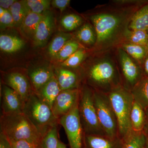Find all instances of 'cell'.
Masks as SVG:
<instances>
[{
  "label": "cell",
  "instance_id": "cell-29",
  "mask_svg": "<svg viewBox=\"0 0 148 148\" xmlns=\"http://www.w3.org/2000/svg\"><path fill=\"white\" fill-rule=\"evenodd\" d=\"M83 47L75 40H70L66 43L59 52L54 57L59 61H63L69 58L80 48Z\"/></svg>",
  "mask_w": 148,
  "mask_h": 148
},
{
  "label": "cell",
  "instance_id": "cell-21",
  "mask_svg": "<svg viewBox=\"0 0 148 148\" xmlns=\"http://www.w3.org/2000/svg\"><path fill=\"white\" fill-rule=\"evenodd\" d=\"M24 45V41L16 36L3 34L0 36V49L5 53H15L21 50Z\"/></svg>",
  "mask_w": 148,
  "mask_h": 148
},
{
  "label": "cell",
  "instance_id": "cell-14",
  "mask_svg": "<svg viewBox=\"0 0 148 148\" xmlns=\"http://www.w3.org/2000/svg\"><path fill=\"white\" fill-rule=\"evenodd\" d=\"M54 26V18L51 12L47 10L44 12L33 38L36 46L40 47L45 45L53 32Z\"/></svg>",
  "mask_w": 148,
  "mask_h": 148
},
{
  "label": "cell",
  "instance_id": "cell-38",
  "mask_svg": "<svg viewBox=\"0 0 148 148\" xmlns=\"http://www.w3.org/2000/svg\"><path fill=\"white\" fill-rule=\"evenodd\" d=\"M16 1L15 0H1L0 7L5 10H9Z\"/></svg>",
  "mask_w": 148,
  "mask_h": 148
},
{
  "label": "cell",
  "instance_id": "cell-42",
  "mask_svg": "<svg viewBox=\"0 0 148 148\" xmlns=\"http://www.w3.org/2000/svg\"><path fill=\"white\" fill-rule=\"evenodd\" d=\"M145 148H148V142L147 143V146H146Z\"/></svg>",
  "mask_w": 148,
  "mask_h": 148
},
{
  "label": "cell",
  "instance_id": "cell-34",
  "mask_svg": "<svg viewBox=\"0 0 148 148\" xmlns=\"http://www.w3.org/2000/svg\"><path fill=\"white\" fill-rule=\"evenodd\" d=\"M0 26L1 29L14 27L13 17L9 10H5L3 14L0 15Z\"/></svg>",
  "mask_w": 148,
  "mask_h": 148
},
{
  "label": "cell",
  "instance_id": "cell-19",
  "mask_svg": "<svg viewBox=\"0 0 148 148\" xmlns=\"http://www.w3.org/2000/svg\"><path fill=\"white\" fill-rule=\"evenodd\" d=\"M130 92L135 102L145 110L148 108V78L144 77Z\"/></svg>",
  "mask_w": 148,
  "mask_h": 148
},
{
  "label": "cell",
  "instance_id": "cell-44",
  "mask_svg": "<svg viewBox=\"0 0 148 148\" xmlns=\"http://www.w3.org/2000/svg\"><path fill=\"white\" fill-rule=\"evenodd\" d=\"M147 47H148V45L147 46Z\"/></svg>",
  "mask_w": 148,
  "mask_h": 148
},
{
  "label": "cell",
  "instance_id": "cell-20",
  "mask_svg": "<svg viewBox=\"0 0 148 148\" xmlns=\"http://www.w3.org/2000/svg\"><path fill=\"white\" fill-rule=\"evenodd\" d=\"M131 31H148V3L140 8L133 14L129 25Z\"/></svg>",
  "mask_w": 148,
  "mask_h": 148
},
{
  "label": "cell",
  "instance_id": "cell-33",
  "mask_svg": "<svg viewBox=\"0 0 148 148\" xmlns=\"http://www.w3.org/2000/svg\"><path fill=\"white\" fill-rule=\"evenodd\" d=\"M24 1L30 12L38 14H42L48 10L51 4L49 0H27Z\"/></svg>",
  "mask_w": 148,
  "mask_h": 148
},
{
  "label": "cell",
  "instance_id": "cell-1",
  "mask_svg": "<svg viewBox=\"0 0 148 148\" xmlns=\"http://www.w3.org/2000/svg\"><path fill=\"white\" fill-rule=\"evenodd\" d=\"M147 3L148 0H112L97 6L88 17L97 35L92 53L120 47L125 42L133 14Z\"/></svg>",
  "mask_w": 148,
  "mask_h": 148
},
{
  "label": "cell",
  "instance_id": "cell-6",
  "mask_svg": "<svg viewBox=\"0 0 148 148\" xmlns=\"http://www.w3.org/2000/svg\"><path fill=\"white\" fill-rule=\"evenodd\" d=\"M93 92V89L86 84L81 88L78 103L81 123L85 135L106 136L98 120Z\"/></svg>",
  "mask_w": 148,
  "mask_h": 148
},
{
  "label": "cell",
  "instance_id": "cell-39",
  "mask_svg": "<svg viewBox=\"0 0 148 148\" xmlns=\"http://www.w3.org/2000/svg\"><path fill=\"white\" fill-rule=\"evenodd\" d=\"M144 77L148 78V54L142 64Z\"/></svg>",
  "mask_w": 148,
  "mask_h": 148
},
{
  "label": "cell",
  "instance_id": "cell-12",
  "mask_svg": "<svg viewBox=\"0 0 148 148\" xmlns=\"http://www.w3.org/2000/svg\"><path fill=\"white\" fill-rule=\"evenodd\" d=\"M1 114L23 112L24 102L14 90L3 84L1 90Z\"/></svg>",
  "mask_w": 148,
  "mask_h": 148
},
{
  "label": "cell",
  "instance_id": "cell-35",
  "mask_svg": "<svg viewBox=\"0 0 148 148\" xmlns=\"http://www.w3.org/2000/svg\"><path fill=\"white\" fill-rule=\"evenodd\" d=\"M9 142L11 148H38L39 145L24 140Z\"/></svg>",
  "mask_w": 148,
  "mask_h": 148
},
{
  "label": "cell",
  "instance_id": "cell-4",
  "mask_svg": "<svg viewBox=\"0 0 148 148\" xmlns=\"http://www.w3.org/2000/svg\"><path fill=\"white\" fill-rule=\"evenodd\" d=\"M107 94L117 120L119 137L124 140L133 131L130 117L134 99L130 91L122 85Z\"/></svg>",
  "mask_w": 148,
  "mask_h": 148
},
{
  "label": "cell",
  "instance_id": "cell-37",
  "mask_svg": "<svg viewBox=\"0 0 148 148\" xmlns=\"http://www.w3.org/2000/svg\"><path fill=\"white\" fill-rule=\"evenodd\" d=\"M0 148H11L7 138L1 132L0 133Z\"/></svg>",
  "mask_w": 148,
  "mask_h": 148
},
{
  "label": "cell",
  "instance_id": "cell-2",
  "mask_svg": "<svg viewBox=\"0 0 148 148\" xmlns=\"http://www.w3.org/2000/svg\"><path fill=\"white\" fill-rule=\"evenodd\" d=\"M115 49L92 53L82 77L93 90L108 93L122 85Z\"/></svg>",
  "mask_w": 148,
  "mask_h": 148
},
{
  "label": "cell",
  "instance_id": "cell-8",
  "mask_svg": "<svg viewBox=\"0 0 148 148\" xmlns=\"http://www.w3.org/2000/svg\"><path fill=\"white\" fill-rule=\"evenodd\" d=\"M115 53L121 77L122 85L131 91L144 77L142 66L121 47L115 49Z\"/></svg>",
  "mask_w": 148,
  "mask_h": 148
},
{
  "label": "cell",
  "instance_id": "cell-25",
  "mask_svg": "<svg viewBox=\"0 0 148 148\" xmlns=\"http://www.w3.org/2000/svg\"><path fill=\"white\" fill-rule=\"evenodd\" d=\"M9 10L13 17L14 27H20L24 19L30 12L24 1H16Z\"/></svg>",
  "mask_w": 148,
  "mask_h": 148
},
{
  "label": "cell",
  "instance_id": "cell-5",
  "mask_svg": "<svg viewBox=\"0 0 148 148\" xmlns=\"http://www.w3.org/2000/svg\"><path fill=\"white\" fill-rule=\"evenodd\" d=\"M23 113L36 127L42 138L51 128L59 125L52 110L34 92L24 103Z\"/></svg>",
  "mask_w": 148,
  "mask_h": 148
},
{
  "label": "cell",
  "instance_id": "cell-17",
  "mask_svg": "<svg viewBox=\"0 0 148 148\" xmlns=\"http://www.w3.org/2000/svg\"><path fill=\"white\" fill-rule=\"evenodd\" d=\"M54 76L52 69L47 67H41L33 69L28 74V77L34 92L39 90Z\"/></svg>",
  "mask_w": 148,
  "mask_h": 148
},
{
  "label": "cell",
  "instance_id": "cell-26",
  "mask_svg": "<svg viewBox=\"0 0 148 148\" xmlns=\"http://www.w3.org/2000/svg\"><path fill=\"white\" fill-rule=\"evenodd\" d=\"M148 142V137L144 131L136 132L132 131L123 140L122 148H145Z\"/></svg>",
  "mask_w": 148,
  "mask_h": 148
},
{
  "label": "cell",
  "instance_id": "cell-7",
  "mask_svg": "<svg viewBox=\"0 0 148 148\" xmlns=\"http://www.w3.org/2000/svg\"><path fill=\"white\" fill-rule=\"evenodd\" d=\"M93 91L94 105L99 122L105 135L112 138L119 137L117 120L108 96L107 93Z\"/></svg>",
  "mask_w": 148,
  "mask_h": 148
},
{
  "label": "cell",
  "instance_id": "cell-13",
  "mask_svg": "<svg viewBox=\"0 0 148 148\" xmlns=\"http://www.w3.org/2000/svg\"><path fill=\"white\" fill-rule=\"evenodd\" d=\"M54 72L61 90L80 89L83 84L79 73L63 68H57Z\"/></svg>",
  "mask_w": 148,
  "mask_h": 148
},
{
  "label": "cell",
  "instance_id": "cell-40",
  "mask_svg": "<svg viewBox=\"0 0 148 148\" xmlns=\"http://www.w3.org/2000/svg\"><path fill=\"white\" fill-rule=\"evenodd\" d=\"M146 114V123L144 127V132L148 137V108L145 110Z\"/></svg>",
  "mask_w": 148,
  "mask_h": 148
},
{
  "label": "cell",
  "instance_id": "cell-11",
  "mask_svg": "<svg viewBox=\"0 0 148 148\" xmlns=\"http://www.w3.org/2000/svg\"><path fill=\"white\" fill-rule=\"evenodd\" d=\"M80 89L61 90L53 103L52 110L56 118L69 112L78 103Z\"/></svg>",
  "mask_w": 148,
  "mask_h": 148
},
{
  "label": "cell",
  "instance_id": "cell-36",
  "mask_svg": "<svg viewBox=\"0 0 148 148\" xmlns=\"http://www.w3.org/2000/svg\"><path fill=\"white\" fill-rule=\"evenodd\" d=\"M71 1L70 0H53L51 4L53 7L58 9L61 13L69 6Z\"/></svg>",
  "mask_w": 148,
  "mask_h": 148
},
{
  "label": "cell",
  "instance_id": "cell-16",
  "mask_svg": "<svg viewBox=\"0 0 148 148\" xmlns=\"http://www.w3.org/2000/svg\"><path fill=\"white\" fill-rule=\"evenodd\" d=\"M61 91L54 75L47 83L35 93L42 101L46 103L52 110L53 103Z\"/></svg>",
  "mask_w": 148,
  "mask_h": 148
},
{
  "label": "cell",
  "instance_id": "cell-41",
  "mask_svg": "<svg viewBox=\"0 0 148 148\" xmlns=\"http://www.w3.org/2000/svg\"><path fill=\"white\" fill-rule=\"evenodd\" d=\"M58 148H67L66 146L61 140H59L58 142Z\"/></svg>",
  "mask_w": 148,
  "mask_h": 148
},
{
  "label": "cell",
  "instance_id": "cell-15",
  "mask_svg": "<svg viewBox=\"0 0 148 148\" xmlns=\"http://www.w3.org/2000/svg\"><path fill=\"white\" fill-rule=\"evenodd\" d=\"M123 140L119 137L112 138L106 136L85 135L84 148H122Z\"/></svg>",
  "mask_w": 148,
  "mask_h": 148
},
{
  "label": "cell",
  "instance_id": "cell-32",
  "mask_svg": "<svg viewBox=\"0 0 148 148\" xmlns=\"http://www.w3.org/2000/svg\"><path fill=\"white\" fill-rule=\"evenodd\" d=\"M125 42L138 45H148V33L147 31L129 30L125 38Z\"/></svg>",
  "mask_w": 148,
  "mask_h": 148
},
{
  "label": "cell",
  "instance_id": "cell-23",
  "mask_svg": "<svg viewBox=\"0 0 148 148\" xmlns=\"http://www.w3.org/2000/svg\"><path fill=\"white\" fill-rule=\"evenodd\" d=\"M42 16L43 14H38L30 12L20 26L21 32L27 37L34 38Z\"/></svg>",
  "mask_w": 148,
  "mask_h": 148
},
{
  "label": "cell",
  "instance_id": "cell-30",
  "mask_svg": "<svg viewBox=\"0 0 148 148\" xmlns=\"http://www.w3.org/2000/svg\"><path fill=\"white\" fill-rule=\"evenodd\" d=\"M84 20L81 16L76 14H70L64 16L61 19L62 27L68 31H73L81 27Z\"/></svg>",
  "mask_w": 148,
  "mask_h": 148
},
{
  "label": "cell",
  "instance_id": "cell-27",
  "mask_svg": "<svg viewBox=\"0 0 148 148\" xmlns=\"http://www.w3.org/2000/svg\"><path fill=\"white\" fill-rule=\"evenodd\" d=\"M89 52L88 49H86L84 47L80 48L69 58L62 62L61 66L71 69H77L88 57Z\"/></svg>",
  "mask_w": 148,
  "mask_h": 148
},
{
  "label": "cell",
  "instance_id": "cell-9",
  "mask_svg": "<svg viewBox=\"0 0 148 148\" xmlns=\"http://www.w3.org/2000/svg\"><path fill=\"white\" fill-rule=\"evenodd\" d=\"M78 103L59 119V124L65 130L71 148H84L85 134L80 119Z\"/></svg>",
  "mask_w": 148,
  "mask_h": 148
},
{
  "label": "cell",
  "instance_id": "cell-43",
  "mask_svg": "<svg viewBox=\"0 0 148 148\" xmlns=\"http://www.w3.org/2000/svg\"><path fill=\"white\" fill-rule=\"evenodd\" d=\"M147 32H148V31H147Z\"/></svg>",
  "mask_w": 148,
  "mask_h": 148
},
{
  "label": "cell",
  "instance_id": "cell-28",
  "mask_svg": "<svg viewBox=\"0 0 148 148\" xmlns=\"http://www.w3.org/2000/svg\"><path fill=\"white\" fill-rule=\"evenodd\" d=\"M71 34L61 33L52 39L49 46L48 52L52 57H55L67 42L72 39Z\"/></svg>",
  "mask_w": 148,
  "mask_h": 148
},
{
  "label": "cell",
  "instance_id": "cell-24",
  "mask_svg": "<svg viewBox=\"0 0 148 148\" xmlns=\"http://www.w3.org/2000/svg\"><path fill=\"white\" fill-rule=\"evenodd\" d=\"M120 47L141 66L148 54V47L146 46L124 42Z\"/></svg>",
  "mask_w": 148,
  "mask_h": 148
},
{
  "label": "cell",
  "instance_id": "cell-22",
  "mask_svg": "<svg viewBox=\"0 0 148 148\" xmlns=\"http://www.w3.org/2000/svg\"><path fill=\"white\" fill-rule=\"evenodd\" d=\"M130 119L133 131L136 132L144 131L146 123L145 110L135 101L131 110Z\"/></svg>",
  "mask_w": 148,
  "mask_h": 148
},
{
  "label": "cell",
  "instance_id": "cell-10",
  "mask_svg": "<svg viewBox=\"0 0 148 148\" xmlns=\"http://www.w3.org/2000/svg\"><path fill=\"white\" fill-rule=\"evenodd\" d=\"M4 84L14 90L24 103L34 91L29 77L18 72L9 73L4 77Z\"/></svg>",
  "mask_w": 148,
  "mask_h": 148
},
{
  "label": "cell",
  "instance_id": "cell-3",
  "mask_svg": "<svg viewBox=\"0 0 148 148\" xmlns=\"http://www.w3.org/2000/svg\"><path fill=\"white\" fill-rule=\"evenodd\" d=\"M1 132L9 142L27 140L39 144L42 137L33 123L23 112L1 114Z\"/></svg>",
  "mask_w": 148,
  "mask_h": 148
},
{
  "label": "cell",
  "instance_id": "cell-31",
  "mask_svg": "<svg viewBox=\"0 0 148 148\" xmlns=\"http://www.w3.org/2000/svg\"><path fill=\"white\" fill-rule=\"evenodd\" d=\"M58 126H56L43 137L38 148H58Z\"/></svg>",
  "mask_w": 148,
  "mask_h": 148
},
{
  "label": "cell",
  "instance_id": "cell-18",
  "mask_svg": "<svg viewBox=\"0 0 148 148\" xmlns=\"http://www.w3.org/2000/svg\"><path fill=\"white\" fill-rule=\"evenodd\" d=\"M74 35L76 39L75 40L80 45V43H82L83 45L90 47L91 50L96 44L97 41L96 32L94 27L90 23L87 22L83 24L81 27L77 29V32Z\"/></svg>",
  "mask_w": 148,
  "mask_h": 148
}]
</instances>
